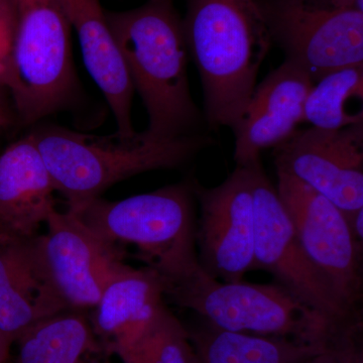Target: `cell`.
<instances>
[{"instance_id": "obj_1", "label": "cell", "mask_w": 363, "mask_h": 363, "mask_svg": "<svg viewBox=\"0 0 363 363\" xmlns=\"http://www.w3.org/2000/svg\"><path fill=\"white\" fill-rule=\"evenodd\" d=\"M107 23L149 116L150 142L193 135L200 113L188 79V49L173 0L106 11Z\"/></svg>"}, {"instance_id": "obj_2", "label": "cell", "mask_w": 363, "mask_h": 363, "mask_svg": "<svg viewBox=\"0 0 363 363\" xmlns=\"http://www.w3.org/2000/svg\"><path fill=\"white\" fill-rule=\"evenodd\" d=\"M210 125L233 126L252 97L272 43L255 0H188L182 20Z\"/></svg>"}, {"instance_id": "obj_3", "label": "cell", "mask_w": 363, "mask_h": 363, "mask_svg": "<svg viewBox=\"0 0 363 363\" xmlns=\"http://www.w3.org/2000/svg\"><path fill=\"white\" fill-rule=\"evenodd\" d=\"M30 135L56 192L65 198L73 213L118 182L183 166L206 145L197 135L150 142L138 133L125 140L116 135H88L57 124H42Z\"/></svg>"}, {"instance_id": "obj_4", "label": "cell", "mask_w": 363, "mask_h": 363, "mask_svg": "<svg viewBox=\"0 0 363 363\" xmlns=\"http://www.w3.org/2000/svg\"><path fill=\"white\" fill-rule=\"evenodd\" d=\"M164 298L222 330L326 345L345 332L298 302L277 284L227 283L208 274L198 259L160 276Z\"/></svg>"}, {"instance_id": "obj_5", "label": "cell", "mask_w": 363, "mask_h": 363, "mask_svg": "<svg viewBox=\"0 0 363 363\" xmlns=\"http://www.w3.org/2000/svg\"><path fill=\"white\" fill-rule=\"evenodd\" d=\"M194 197L193 184H176L121 201L97 198L74 214L105 242L135 245L138 259L167 274L197 259Z\"/></svg>"}, {"instance_id": "obj_6", "label": "cell", "mask_w": 363, "mask_h": 363, "mask_svg": "<svg viewBox=\"0 0 363 363\" xmlns=\"http://www.w3.org/2000/svg\"><path fill=\"white\" fill-rule=\"evenodd\" d=\"M13 2L16 30L9 91L21 121L33 124L66 108L77 95L72 28L58 0Z\"/></svg>"}, {"instance_id": "obj_7", "label": "cell", "mask_w": 363, "mask_h": 363, "mask_svg": "<svg viewBox=\"0 0 363 363\" xmlns=\"http://www.w3.org/2000/svg\"><path fill=\"white\" fill-rule=\"evenodd\" d=\"M248 166L252 169L255 202L252 271L271 274L274 284L334 326L342 329L362 327V314L348 307L303 250L260 160Z\"/></svg>"}, {"instance_id": "obj_8", "label": "cell", "mask_w": 363, "mask_h": 363, "mask_svg": "<svg viewBox=\"0 0 363 363\" xmlns=\"http://www.w3.org/2000/svg\"><path fill=\"white\" fill-rule=\"evenodd\" d=\"M259 4L272 40L314 82L363 65V11L339 0H269Z\"/></svg>"}, {"instance_id": "obj_9", "label": "cell", "mask_w": 363, "mask_h": 363, "mask_svg": "<svg viewBox=\"0 0 363 363\" xmlns=\"http://www.w3.org/2000/svg\"><path fill=\"white\" fill-rule=\"evenodd\" d=\"M45 235L33 238L48 285L66 312L94 309L105 286L124 271L121 247L105 242L75 214L55 211Z\"/></svg>"}, {"instance_id": "obj_10", "label": "cell", "mask_w": 363, "mask_h": 363, "mask_svg": "<svg viewBox=\"0 0 363 363\" xmlns=\"http://www.w3.org/2000/svg\"><path fill=\"white\" fill-rule=\"evenodd\" d=\"M277 192L303 250L353 311L362 312V245L345 214L298 179L277 171Z\"/></svg>"}, {"instance_id": "obj_11", "label": "cell", "mask_w": 363, "mask_h": 363, "mask_svg": "<svg viewBox=\"0 0 363 363\" xmlns=\"http://www.w3.org/2000/svg\"><path fill=\"white\" fill-rule=\"evenodd\" d=\"M200 204L195 245L200 266L227 283L243 281L252 271L255 253V202L252 169L236 166L214 188L193 184Z\"/></svg>"}, {"instance_id": "obj_12", "label": "cell", "mask_w": 363, "mask_h": 363, "mask_svg": "<svg viewBox=\"0 0 363 363\" xmlns=\"http://www.w3.org/2000/svg\"><path fill=\"white\" fill-rule=\"evenodd\" d=\"M284 172L336 205L344 214L363 208V123L339 128L296 130L274 149Z\"/></svg>"}, {"instance_id": "obj_13", "label": "cell", "mask_w": 363, "mask_h": 363, "mask_svg": "<svg viewBox=\"0 0 363 363\" xmlns=\"http://www.w3.org/2000/svg\"><path fill=\"white\" fill-rule=\"evenodd\" d=\"M314 83L304 69L286 60L255 86L233 128L236 166L259 161L262 150L274 149L297 130L305 121L306 100Z\"/></svg>"}, {"instance_id": "obj_14", "label": "cell", "mask_w": 363, "mask_h": 363, "mask_svg": "<svg viewBox=\"0 0 363 363\" xmlns=\"http://www.w3.org/2000/svg\"><path fill=\"white\" fill-rule=\"evenodd\" d=\"M54 183L32 135L0 156V241L38 235L55 211Z\"/></svg>"}, {"instance_id": "obj_15", "label": "cell", "mask_w": 363, "mask_h": 363, "mask_svg": "<svg viewBox=\"0 0 363 363\" xmlns=\"http://www.w3.org/2000/svg\"><path fill=\"white\" fill-rule=\"evenodd\" d=\"M58 1L77 35L86 69L113 113L116 135L121 140H133L138 133L131 116L135 88L107 23L106 11L100 0Z\"/></svg>"}, {"instance_id": "obj_16", "label": "cell", "mask_w": 363, "mask_h": 363, "mask_svg": "<svg viewBox=\"0 0 363 363\" xmlns=\"http://www.w3.org/2000/svg\"><path fill=\"white\" fill-rule=\"evenodd\" d=\"M161 279L150 267H126L105 286L90 324L109 355L119 357L164 306Z\"/></svg>"}, {"instance_id": "obj_17", "label": "cell", "mask_w": 363, "mask_h": 363, "mask_svg": "<svg viewBox=\"0 0 363 363\" xmlns=\"http://www.w3.org/2000/svg\"><path fill=\"white\" fill-rule=\"evenodd\" d=\"M33 238L0 241V330L13 343L38 322L66 312L45 281Z\"/></svg>"}, {"instance_id": "obj_18", "label": "cell", "mask_w": 363, "mask_h": 363, "mask_svg": "<svg viewBox=\"0 0 363 363\" xmlns=\"http://www.w3.org/2000/svg\"><path fill=\"white\" fill-rule=\"evenodd\" d=\"M13 363H111L90 322L78 312H63L30 327L18 340Z\"/></svg>"}, {"instance_id": "obj_19", "label": "cell", "mask_w": 363, "mask_h": 363, "mask_svg": "<svg viewBox=\"0 0 363 363\" xmlns=\"http://www.w3.org/2000/svg\"><path fill=\"white\" fill-rule=\"evenodd\" d=\"M188 333L202 363H300L327 346L222 330L205 321Z\"/></svg>"}, {"instance_id": "obj_20", "label": "cell", "mask_w": 363, "mask_h": 363, "mask_svg": "<svg viewBox=\"0 0 363 363\" xmlns=\"http://www.w3.org/2000/svg\"><path fill=\"white\" fill-rule=\"evenodd\" d=\"M363 65L345 67L319 79L305 104L313 128L339 130L363 123Z\"/></svg>"}, {"instance_id": "obj_21", "label": "cell", "mask_w": 363, "mask_h": 363, "mask_svg": "<svg viewBox=\"0 0 363 363\" xmlns=\"http://www.w3.org/2000/svg\"><path fill=\"white\" fill-rule=\"evenodd\" d=\"M195 355L188 329L164 306L140 339L118 357L123 363H191Z\"/></svg>"}, {"instance_id": "obj_22", "label": "cell", "mask_w": 363, "mask_h": 363, "mask_svg": "<svg viewBox=\"0 0 363 363\" xmlns=\"http://www.w3.org/2000/svg\"><path fill=\"white\" fill-rule=\"evenodd\" d=\"M16 11L13 0H0V87L11 90L13 82V48Z\"/></svg>"}, {"instance_id": "obj_23", "label": "cell", "mask_w": 363, "mask_h": 363, "mask_svg": "<svg viewBox=\"0 0 363 363\" xmlns=\"http://www.w3.org/2000/svg\"><path fill=\"white\" fill-rule=\"evenodd\" d=\"M362 329L341 334L316 354L300 363H363Z\"/></svg>"}, {"instance_id": "obj_24", "label": "cell", "mask_w": 363, "mask_h": 363, "mask_svg": "<svg viewBox=\"0 0 363 363\" xmlns=\"http://www.w3.org/2000/svg\"><path fill=\"white\" fill-rule=\"evenodd\" d=\"M9 348V340L6 334L0 330V362L6 357Z\"/></svg>"}, {"instance_id": "obj_25", "label": "cell", "mask_w": 363, "mask_h": 363, "mask_svg": "<svg viewBox=\"0 0 363 363\" xmlns=\"http://www.w3.org/2000/svg\"><path fill=\"white\" fill-rule=\"evenodd\" d=\"M344 6L363 11V0H339Z\"/></svg>"}, {"instance_id": "obj_26", "label": "cell", "mask_w": 363, "mask_h": 363, "mask_svg": "<svg viewBox=\"0 0 363 363\" xmlns=\"http://www.w3.org/2000/svg\"><path fill=\"white\" fill-rule=\"evenodd\" d=\"M11 113L9 112H1L0 113V128H4L11 123Z\"/></svg>"}, {"instance_id": "obj_27", "label": "cell", "mask_w": 363, "mask_h": 363, "mask_svg": "<svg viewBox=\"0 0 363 363\" xmlns=\"http://www.w3.org/2000/svg\"><path fill=\"white\" fill-rule=\"evenodd\" d=\"M2 90L4 88L0 87V113L1 112H9V108H7V105L6 104V100H4V95H2Z\"/></svg>"}, {"instance_id": "obj_28", "label": "cell", "mask_w": 363, "mask_h": 363, "mask_svg": "<svg viewBox=\"0 0 363 363\" xmlns=\"http://www.w3.org/2000/svg\"><path fill=\"white\" fill-rule=\"evenodd\" d=\"M191 363H202V362H201V360L199 359V357H197V354H196L194 359H193L192 362H191Z\"/></svg>"}]
</instances>
